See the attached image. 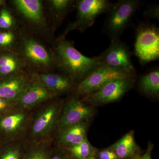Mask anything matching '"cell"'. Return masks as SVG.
<instances>
[{"label":"cell","instance_id":"1","mask_svg":"<svg viewBox=\"0 0 159 159\" xmlns=\"http://www.w3.org/2000/svg\"><path fill=\"white\" fill-rule=\"evenodd\" d=\"M56 68L78 84L91 71L101 65L99 56L89 57L78 51L66 38L54 40L53 48Z\"/></svg>","mask_w":159,"mask_h":159},{"label":"cell","instance_id":"2","mask_svg":"<svg viewBox=\"0 0 159 159\" xmlns=\"http://www.w3.org/2000/svg\"><path fill=\"white\" fill-rule=\"evenodd\" d=\"M64 99L57 97L32 110L29 131L25 141L40 142L54 140L57 133Z\"/></svg>","mask_w":159,"mask_h":159},{"label":"cell","instance_id":"3","mask_svg":"<svg viewBox=\"0 0 159 159\" xmlns=\"http://www.w3.org/2000/svg\"><path fill=\"white\" fill-rule=\"evenodd\" d=\"M31 73L52 72L56 68L54 52L32 35L22 32L15 49Z\"/></svg>","mask_w":159,"mask_h":159},{"label":"cell","instance_id":"4","mask_svg":"<svg viewBox=\"0 0 159 159\" xmlns=\"http://www.w3.org/2000/svg\"><path fill=\"white\" fill-rule=\"evenodd\" d=\"M143 4L140 0H119L114 3L106 13L102 27V31L111 41L120 39Z\"/></svg>","mask_w":159,"mask_h":159},{"label":"cell","instance_id":"5","mask_svg":"<svg viewBox=\"0 0 159 159\" xmlns=\"http://www.w3.org/2000/svg\"><path fill=\"white\" fill-rule=\"evenodd\" d=\"M11 3L16 13L30 32L47 37L53 35L43 1L13 0Z\"/></svg>","mask_w":159,"mask_h":159},{"label":"cell","instance_id":"6","mask_svg":"<svg viewBox=\"0 0 159 159\" xmlns=\"http://www.w3.org/2000/svg\"><path fill=\"white\" fill-rule=\"evenodd\" d=\"M31 116L32 110L18 107L0 114V134L5 144L25 141Z\"/></svg>","mask_w":159,"mask_h":159},{"label":"cell","instance_id":"7","mask_svg":"<svg viewBox=\"0 0 159 159\" xmlns=\"http://www.w3.org/2000/svg\"><path fill=\"white\" fill-rule=\"evenodd\" d=\"M108 0H77L76 20L69 23L60 38H66L69 32L77 30L84 32L93 25L100 15L107 13L114 5Z\"/></svg>","mask_w":159,"mask_h":159},{"label":"cell","instance_id":"8","mask_svg":"<svg viewBox=\"0 0 159 159\" xmlns=\"http://www.w3.org/2000/svg\"><path fill=\"white\" fill-rule=\"evenodd\" d=\"M134 54L142 65L159 58V29L151 23L139 24L136 31Z\"/></svg>","mask_w":159,"mask_h":159},{"label":"cell","instance_id":"9","mask_svg":"<svg viewBox=\"0 0 159 159\" xmlns=\"http://www.w3.org/2000/svg\"><path fill=\"white\" fill-rule=\"evenodd\" d=\"M99 56L101 65L130 76H136L130 49L121 40L111 41L108 48Z\"/></svg>","mask_w":159,"mask_h":159},{"label":"cell","instance_id":"10","mask_svg":"<svg viewBox=\"0 0 159 159\" xmlns=\"http://www.w3.org/2000/svg\"><path fill=\"white\" fill-rule=\"evenodd\" d=\"M129 77H136L100 65L80 82L72 93L79 98L83 97L96 92L111 81Z\"/></svg>","mask_w":159,"mask_h":159},{"label":"cell","instance_id":"11","mask_svg":"<svg viewBox=\"0 0 159 159\" xmlns=\"http://www.w3.org/2000/svg\"><path fill=\"white\" fill-rule=\"evenodd\" d=\"M135 77L116 80L109 83L102 88L82 97L83 102L92 105H101L116 102L121 99L133 87Z\"/></svg>","mask_w":159,"mask_h":159},{"label":"cell","instance_id":"12","mask_svg":"<svg viewBox=\"0 0 159 159\" xmlns=\"http://www.w3.org/2000/svg\"><path fill=\"white\" fill-rule=\"evenodd\" d=\"M71 94L64 100L57 133L70 125L87 122L93 116V107L83 102L73 93Z\"/></svg>","mask_w":159,"mask_h":159},{"label":"cell","instance_id":"13","mask_svg":"<svg viewBox=\"0 0 159 159\" xmlns=\"http://www.w3.org/2000/svg\"><path fill=\"white\" fill-rule=\"evenodd\" d=\"M57 97H59L32 78L30 84L16 101V107L32 110Z\"/></svg>","mask_w":159,"mask_h":159},{"label":"cell","instance_id":"14","mask_svg":"<svg viewBox=\"0 0 159 159\" xmlns=\"http://www.w3.org/2000/svg\"><path fill=\"white\" fill-rule=\"evenodd\" d=\"M32 79L41 83L49 90L58 97L64 94L72 93L77 84L70 77L60 72L43 73H31Z\"/></svg>","mask_w":159,"mask_h":159},{"label":"cell","instance_id":"15","mask_svg":"<svg viewBox=\"0 0 159 159\" xmlns=\"http://www.w3.org/2000/svg\"><path fill=\"white\" fill-rule=\"evenodd\" d=\"M31 73L25 71L0 81V97L15 102L31 82Z\"/></svg>","mask_w":159,"mask_h":159},{"label":"cell","instance_id":"16","mask_svg":"<svg viewBox=\"0 0 159 159\" xmlns=\"http://www.w3.org/2000/svg\"><path fill=\"white\" fill-rule=\"evenodd\" d=\"M87 122H81L59 131L53 140L55 148H66L80 144L87 139Z\"/></svg>","mask_w":159,"mask_h":159},{"label":"cell","instance_id":"17","mask_svg":"<svg viewBox=\"0 0 159 159\" xmlns=\"http://www.w3.org/2000/svg\"><path fill=\"white\" fill-rule=\"evenodd\" d=\"M74 0H49L46 1L48 17L53 34L68 15L75 8Z\"/></svg>","mask_w":159,"mask_h":159},{"label":"cell","instance_id":"18","mask_svg":"<svg viewBox=\"0 0 159 159\" xmlns=\"http://www.w3.org/2000/svg\"><path fill=\"white\" fill-rule=\"evenodd\" d=\"M27 70L24 61L15 50L0 56V76L4 78Z\"/></svg>","mask_w":159,"mask_h":159},{"label":"cell","instance_id":"19","mask_svg":"<svg viewBox=\"0 0 159 159\" xmlns=\"http://www.w3.org/2000/svg\"><path fill=\"white\" fill-rule=\"evenodd\" d=\"M139 91L149 98L157 99L159 96V68L150 69L141 76L138 83Z\"/></svg>","mask_w":159,"mask_h":159},{"label":"cell","instance_id":"20","mask_svg":"<svg viewBox=\"0 0 159 159\" xmlns=\"http://www.w3.org/2000/svg\"><path fill=\"white\" fill-rule=\"evenodd\" d=\"M53 142V140L40 142H25L22 159H50L54 148Z\"/></svg>","mask_w":159,"mask_h":159},{"label":"cell","instance_id":"21","mask_svg":"<svg viewBox=\"0 0 159 159\" xmlns=\"http://www.w3.org/2000/svg\"><path fill=\"white\" fill-rule=\"evenodd\" d=\"M110 148L116 152L119 159H127L133 157L139 149L135 142L134 131L126 134Z\"/></svg>","mask_w":159,"mask_h":159},{"label":"cell","instance_id":"22","mask_svg":"<svg viewBox=\"0 0 159 159\" xmlns=\"http://www.w3.org/2000/svg\"><path fill=\"white\" fill-rule=\"evenodd\" d=\"M25 147V141L6 143L0 159H22Z\"/></svg>","mask_w":159,"mask_h":159},{"label":"cell","instance_id":"23","mask_svg":"<svg viewBox=\"0 0 159 159\" xmlns=\"http://www.w3.org/2000/svg\"><path fill=\"white\" fill-rule=\"evenodd\" d=\"M71 157L75 159L84 158L92 156L95 152V148L92 146L87 139L80 144L71 147L63 148Z\"/></svg>","mask_w":159,"mask_h":159},{"label":"cell","instance_id":"24","mask_svg":"<svg viewBox=\"0 0 159 159\" xmlns=\"http://www.w3.org/2000/svg\"><path fill=\"white\" fill-rule=\"evenodd\" d=\"M21 33L18 29L0 32V47L9 51L15 50Z\"/></svg>","mask_w":159,"mask_h":159},{"label":"cell","instance_id":"25","mask_svg":"<svg viewBox=\"0 0 159 159\" xmlns=\"http://www.w3.org/2000/svg\"><path fill=\"white\" fill-rule=\"evenodd\" d=\"M0 29L6 30L18 29L17 20L12 12L6 8L0 11Z\"/></svg>","mask_w":159,"mask_h":159},{"label":"cell","instance_id":"26","mask_svg":"<svg viewBox=\"0 0 159 159\" xmlns=\"http://www.w3.org/2000/svg\"><path fill=\"white\" fill-rule=\"evenodd\" d=\"M144 17L147 19H155L159 20V6L154 4L145 9L143 12Z\"/></svg>","mask_w":159,"mask_h":159},{"label":"cell","instance_id":"27","mask_svg":"<svg viewBox=\"0 0 159 159\" xmlns=\"http://www.w3.org/2000/svg\"><path fill=\"white\" fill-rule=\"evenodd\" d=\"M50 159H72L64 149L54 147Z\"/></svg>","mask_w":159,"mask_h":159},{"label":"cell","instance_id":"28","mask_svg":"<svg viewBox=\"0 0 159 159\" xmlns=\"http://www.w3.org/2000/svg\"><path fill=\"white\" fill-rule=\"evenodd\" d=\"M16 107L15 102L0 97V114L3 113Z\"/></svg>","mask_w":159,"mask_h":159},{"label":"cell","instance_id":"29","mask_svg":"<svg viewBox=\"0 0 159 159\" xmlns=\"http://www.w3.org/2000/svg\"><path fill=\"white\" fill-rule=\"evenodd\" d=\"M99 157V159H119L116 154L111 148L100 151Z\"/></svg>","mask_w":159,"mask_h":159},{"label":"cell","instance_id":"30","mask_svg":"<svg viewBox=\"0 0 159 159\" xmlns=\"http://www.w3.org/2000/svg\"><path fill=\"white\" fill-rule=\"evenodd\" d=\"M153 148V145L151 143H148V148L146 152L143 155L137 159H151V152Z\"/></svg>","mask_w":159,"mask_h":159},{"label":"cell","instance_id":"31","mask_svg":"<svg viewBox=\"0 0 159 159\" xmlns=\"http://www.w3.org/2000/svg\"><path fill=\"white\" fill-rule=\"evenodd\" d=\"M97 159L96 158L93 156H90L88 157L84 158L82 159Z\"/></svg>","mask_w":159,"mask_h":159},{"label":"cell","instance_id":"32","mask_svg":"<svg viewBox=\"0 0 159 159\" xmlns=\"http://www.w3.org/2000/svg\"><path fill=\"white\" fill-rule=\"evenodd\" d=\"M3 2L2 1H1V0H0V7H1V6H2V3Z\"/></svg>","mask_w":159,"mask_h":159}]
</instances>
